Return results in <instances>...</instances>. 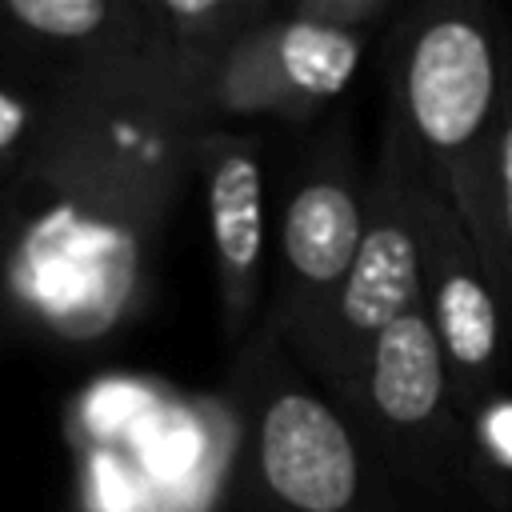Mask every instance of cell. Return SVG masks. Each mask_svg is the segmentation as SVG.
Wrapping results in <instances>:
<instances>
[{
  "mask_svg": "<svg viewBox=\"0 0 512 512\" xmlns=\"http://www.w3.org/2000/svg\"><path fill=\"white\" fill-rule=\"evenodd\" d=\"M424 304L420 272V228H416V152L408 140L384 124L376 168L368 172L364 236L352 272L336 296V308L300 364L320 392L344 408L372 344L412 308Z\"/></svg>",
  "mask_w": 512,
  "mask_h": 512,
  "instance_id": "8992f818",
  "label": "cell"
},
{
  "mask_svg": "<svg viewBox=\"0 0 512 512\" xmlns=\"http://www.w3.org/2000/svg\"><path fill=\"white\" fill-rule=\"evenodd\" d=\"M268 32H272L280 76L308 124H316L320 112L348 88L372 40L360 32H340V28L296 20L288 8H276V16L268 20Z\"/></svg>",
  "mask_w": 512,
  "mask_h": 512,
  "instance_id": "9c48e42d",
  "label": "cell"
},
{
  "mask_svg": "<svg viewBox=\"0 0 512 512\" xmlns=\"http://www.w3.org/2000/svg\"><path fill=\"white\" fill-rule=\"evenodd\" d=\"M192 172L204 180L220 328L244 348L264 312V156L248 128H212L192 144Z\"/></svg>",
  "mask_w": 512,
  "mask_h": 512,
  "instance_id": "ba28073f",
  "label": "cell"
},
{
  "mask_svg": "<svg viewBox=\"0 0 512 512\" xmlns=\"http://www.w3.org/2000/svg\"><path fill=\"white\" fill-rule=\"evenodd\" d=\"M508 76L512 32L488 4L432 0L404 12L392 40L388 124L476 240L512 312V276L496 228V128Z\"/></svg>",
  "mask_w": 512,
  "mask_h": 512,
  "instance_id": "7a4b0ae2",
  "label": "cell"
},
{
  "mask_svg": "<svg viewBox=\"0 0 512 512\" xmlns=\"http://www.w3.org/2000/svg\"><path fill=\"white\" fill-rule=\"evenodd\" d=\"M340 412L388 480L444 504L480 488V440L456 408L424 304L372 344Z\"/></svg>",
  "mask_w": 512,
  "mask_h": 512,
  "instance_id": "277c9868",
  "label": "cell"
},
{
  "mask_svg": "<svg viewBox=\"0 0 512 512\" xmlns=\"http://www.w3.org/2000/svg\"><path fill=\"white\" fill-rule=\"evenodd\" d=\"M240 496L248 512H396L348 416L268 332L236 356ZM384 472V468H380Z\"/></svg>",
  "mask_w": 512,
  "mask_h": 512,
  "instance_id": "3957f363",
  "label": "cell"
},
{
  "mask_svg": "<svg viewBox=\"0 0 512 512\" xmlns=\"http://www.w3.org/2000/svg\"><path fill=\"white\" fill-rule=\"evenodd\" d=\"M52 92L40 152L0 188V328L92 344L136 312L204 124L148 40Z\"/></svg>",
  "mask_w": 512,
  "mask_h": 512,
  "instance_id": "6da1fadb",
  "label": "cell"
},
{
  "mask_svg": "<svg viewBox=\"0 0 512 512\" xmlns=\"http://www.w3.org/2000/svg\"><path fill=\"white\" fill-rule=\"evenodd\" d=\"M56 112V92L0 76V188L12 184L40 152Z\"/></svg>",
  "mask_w": 512,
  "mask_h": 512,
  "instance_id": "30bf717a",
  "label": "cell"
},
{
  "mask_svg": "<svg viewBox=\"0 0 512 512\" xmlns=\"http://www.w3.org/2000/svg\"><path fill=\"white\" fill-rule=\"evenodd\" d=\"M416 228H420V272L424 312L436 332L448 384L460 416L480 432V416L504 388L508 368V300L492 280L476 240L432 188L416 160Z\"/></svg>",
  "mask_w": 512,
  "mask_h": 512,
  "instance_id": "52a82bcc",
  "label": "cell"
},
{
  "mask_svg": "<svg viewBox=\"0 0 512 512\" xmlns=\"http://www.w3.org/2000/svg\"><path fill=\"white\" fill-rule=\"evenodd\" d=\"M392 8H396L392 0H296L288 4L296 20L340 28V32H360V36H372L392 16Z\"/></svg>",
  "mask_w": 512,
  "mask_h": 512,
  "instance_id": "8fae6325",
  "label": "cell"
},
{
  "mask_svg": "<svg viewBox=\"0 0 512 512\" xmlns=\"http://www.w3.org/2000/svg\"><path fill=\"white\" fill-rule=\"evenodd\" d=\"M496 228H500V248L512 276V76L500 108V128H496Z\"/></svg>",
  "mask_w": 512,
  "mask_h": 512,
  "instance_id": "7c38bea8",
  "label": "cell"
},
{
  "mask_svg": "<svg viewBox=\"0 0 512 512\" xmlns=\"http://www.w3.org/2000/svg\"><path fill=\"white\" fill-rule=\"evenodd\" d=\"M364 200L368 176L356 164V144L344 124H328L292 168L276 228V280L256 324L296 364L316 348L352 272L364 236Z\"/></svg>",
  "mask_w": 512,
  "mask_h": 512,
  "instance_id": "5b68a950",
  "label": "cell"
}]
</instances>
